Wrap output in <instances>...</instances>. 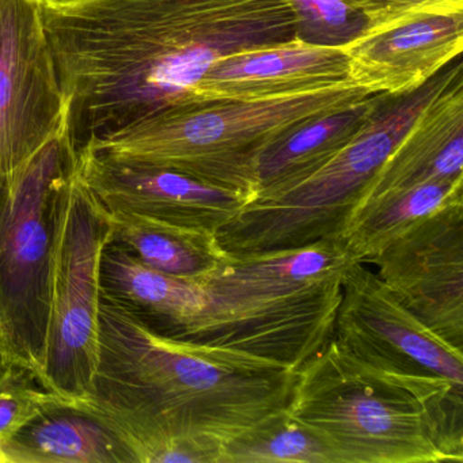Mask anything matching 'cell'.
I'll return each mask as SVG.
<instances>
[{
  "instance_id": "1",
  "label": "cell",
  "mask_w": 463,
  "mask_h": 463,
  "mask_svg": "<svg viewBox=\"0 0 463 463\" xmlns=\"http://www.w3.org/2000/svg\"><path fill=\"white\" fill-rule=\"evenodd\" d=\"M77 147L200 104L211 64L298 37L281 0H39Z\"/></svg>"
},
{
  "instance_id": "2",
  "label": "cell",
  "mask_w": 463,
  "mask_h": 463,
  "mask_svg": "<svg viewBox=\"0 0 463 463\" xmlns=\"http://www.w3.org/2000/svg\"><path fill=\"white\" fill-rule=\"evenodd\" d=\"M294 381L270 360L161 335L102 297L93 384L70 402L109 425L135 463H218L288 408Z\"/></svg>"
},
{
  "instance_id": "3",
  "label": "cell",
  "mask_w": 463,
  "mask_h": 463,
  "mask_svg": "<svg viewBox=\"0 0 463 463\" xmlns=\"http://www.w3.org/2000/svg\"><path fill=\"white\" fill-rule=\"evenodd\" d=\"M343 238L260 253H226L200 279L205 306L173 338L240 351L297 371L335 335Z\"/></svg>"
},
{
  "instance_id": "4",
  "label": "cell",
  "mask_w": 463,
  "mask_h": 463,
  "mask_svg": "<svg viewBox=\"0 0 463 463\" xmlns=\"http://www.w3.org/2000/svg\"><path fill=\"white\" fill-rule=\"evenodd\" d=\"M370 96L345 80L273 99L200 102L89 137L80 146L115 161L184 173L251 202L259 192L260 158L270 145Z\"/></svg>"
},
{
  "instance_id": "5",
  "label": "cell",
  "mask_w": 463,
  "mask_h": 463,
  "mask_svg": "<svg viewBox=\"0 0 463 463\" xmlns=\"http://www.w3.org/2000/svg\"><path fill=\"white\" fill-rule=\"evenodd\" d=\"M287 411L335 463L449 462L424 405L335 337L295 371Z\"/></svg>"
},
{
  "instance_id": "6",
  "label": "cell",
  "mask_w": 463,
  "mask_h": 463,
  "mask_svg": "<svg viewBox=\"0 0 463 463\" xmlns=\"http://www.w3.org/2000/svg\"><path fill=\"white\" fill-rule=\"evenodd\" d=\"M70 132L0 175V351L39 375L50 318L56 235L77 169Z\"/></svg>"
},
{
  "instance_id": "7",
  "label": "cell",
  "mask_w": 463,
  "mask_h": 463,
  "mask_svg": "<svg viewBox=\"0 0 463 463\" xmlns=\"http://www.w3.org/2000/svg\"><path fill=\"white\" fill-rule=\"evenodd\" d=\"M333 337L427 409L441 452L463 462V351L406 310L363 262H349Z\"/></svg>"
},
{
  "instance_id": "8",
  "label": "cell",
  "mask_w": 463,
  "mask_h": 463,
  "mask_svg": "<svg viewBox=\"0 0 463 463\" xmlns=\"http://www.w3.org/2000/svg\"><path fill=\"white\" fill-rule=\"evenodd\" d=\"M400 108L373 112L351 142L291 188L254 199L224 224L216 240L226 253L303 248L343 237L371 181L409 128Z\"/></svg>"
},
{
  "instance_id": "9",
  "label": "cell",
  "mask_w": 463,
  "mask_h": 463,
  "mask_svg": "<svg viewBox=\"0 0 463 463\" xmlns=\"http://www.w3.org/2000/svg\"><path fill=\"white\" fill-rule=\"evenodd\" d=\"M112 242L109 210L72 175L56 235L50 318L37 381L64 401L90 392L99 364L101 261Z\"/></svg>"
},
{
  "instance_id": "10",
  "label": "cell",
  "mask_w": 463,
  "mask_h": 463,
  "mask_svg": "<svg viewBox=\"0 0 463 463\" xmlns=\"http://www.w3.org/2000/svg\"><path fill=\"white\" fill-rule=\"evenodd\" d=\"M69 131L39 0H0V175Z\"/></svg>"
},
{
  "instance_id": "11",
  "label": "cell",
  "mask_w": 463,
  "mask_h": 463,
  "mask_svg": "<svg viewBox=\"0 0 463 463\" xmlns=\"http://www.w3.org/2000/svg\"><path fill=\"white\" fill-rule=\"evenodd\" d=\"M365 264L406 310L463 351V199L420 219Z\"/></svg>"
},
{
  "instance_id": "12",
  "label": "cell",
  "mask_w": 463,
  "mask_h": 463,
  "mask_svg": "<svg viewBox=\"0 0 463 463\" xmlns=\"http://www.w3.org/2000/svg\"><path fill=\"white\" fill-rule=\"evenodd\" d=\"M77 167L108 210L139 213L180 226L218 232L249 203L245 194L184 173L115 161L85 146L78 147Z\"/></svg>"
},
{
  "instance_id": "13",
  "label": "cell",
  "mask_w": 463,
  "mask_h": 463,
  "mask_svg": "<svg viewBox=\"0 0 463 463\" xmlns=\"http://www.w3.org/2000/svg\"><path fill=\"white\" fill-rule=\"evenodd\" d=\"M349 80L371 94L421 88L463 51V12L427 14L344 45Z\"/></svg>"
},
{
  "instance_id": "14",
  "label": "cell",
  "mask_w": 463,
  "mask_h": 463,
  "mask_svg": "<svg viewBox=\"0 0 463 463\" xmlns=\"http://www.w3.org/2000/svg\"><path fill=\"white\" fill-rule=\"evenodd\" d=\"M349 80L343 47L295 37L270 47L240 51L211 64L194 89L197 102L248 101L317 90Z\"/></svg>"
},
{
  "instance_id": "15",
  "label": "cell",
  "mask_w": 463,
  "mask_h": 463,
  "mask_svg": "<svg viewBox=\"0 0 463 463\" xmlns=\"http://www.w3.org/2000/svg\"><path fill=\"white\" fill-rule=\"evenodd\" d=\"M460 178H463V70L416 116L371 181L354 215L390 194L422 184Z\"/></svg>"
},
{
  "instance_id": "16",
  "label": "cell",
  "mask_w": 463,
  "mask_h": 463,
  "mask_svg": "<svg viewBox=\"0 0 463 463\" xmlns=\"http://www.w3.org/2000/svg\"><path fill=\"white\" fill-rule=\"evenodd\" d=\"M0 463H135L118 433L77 403L55 400L0 446Z\"/></svg>"
},
{
  "instance_id": "17",
  "label": "cell",
  "mask_w": 463,
  "mask_h": 463,
  "mask_svg": "<svg viewBox=\"0 0 463 463\" xmlns=\"http://www.w3.org/2000/svg\"><path fill=\"white\" fill-rule=\"evenodd\" d=\"M101 287L113 305L169 337L205 306L199 281L153 269L115 242L102 254Z\"/></svg>"
},
{
  "instance_id": "18",
  "label": "cell",
  "mask_w": 463,
  "mask_h": 463,
  "mask_svg": "<svg viewBox=\"0 0 463 463\" xmlns=\"http://www.w3.org/2000/svg\"><path fill=\"white\" fill-rule=\"evenodd\" d=\"M387 97L373 94L345 109L314 118L276 140L260 158L259 192L254 199L275 196L324 166L351 142Z\"/></svg>"
},
{
  "instance_id": "19",
  "label": "cell",
  "mask_w": 463,
  "mask_h": 463,
  "mask_svg": "<svg viewBox=\"0 0 463 463\" xmlns=\"http://www.w3.org/2000/svg\"><path fill=\"white\" fill-rule=\"evenodd\" d=\"M109 213L112 242L159 272L200 280L226 256L216 232L210 230L180 226L127 211Z\"/></svg>"
},
{
  "instance_id": "20",
  "label": "cell",
  "mask_w": 463,
  "mask_h": 463,
  "mask_svg": "<svg viewBox=\"0 0 463 463\" xmlns=\"http://www.w3.org/2000/svg\"><path fill=\"white\" fill-rule=\"evenodd\" d=\"M462 199L463 178L422 184L390 194L360 211L341 238L351 256L365 264L411 224L438 208Z\"/></svg>"
},
{
  "instance_id": "21",
  "label": "cell",
  "mask_w": 463,
  "mask_h": 463,
  "mask_svg": "<svg viewBox=\"0 0 463 463\" xmlns=\"http://www.w3.org/2000/svg\"><path fill=\"white\" fill-rule=\"evenodd\" d=\"M218 463H335V458L286 409L226 444Z\"/></svg>"
},
{
  "instance_id": "22",
  "label": "cell",
  "mask_w": 463,
  "mask_h": 463,
  "mask_svg": "<svg viewBox=\"0 0 463 463\" xmlns=\"http://www.w3.org/2000/svg\"><path fill=\"white\" fill-rule=\"evenodd\" d=\"M297 21L298 37L327 47H344L367 31L359 13L341 0H281Z\"/></svg>"
},
{
  "instance_id": "23",
  "label": "cell",
  "mask_w": 463,
  "mask_h": 463,
  "mask_svg": "<svg viewBox=\"0 0 463 463\" xmlns=\"http://www.w3.org/2000/svg\"><path fill=\"white\" fill-rule=\"evenodd\" d=\"M55 397L31 370L5 364L0 371V446L39 416Z\"/></svg>"
},
{
  "instance_id": "24",
  "label": "cell",
  "mask_w": 463,
  "mask_h": 463,
  "mask_svg": "<svg viewBox=\"0 0 463 463\" xmlns=\"http://www.w3.org/2000/svg\"><path fill=\"white\" fill-rule=\"evenodd\" d=\"M367 23L365 33L384 31L427 14L463 12V0H341Z\"/></svg>"
},
{
  "instance_id": "25",
  "label": "cell",
  "mask_w": 463,
  "mask_h": 463,
  "mask_svg": "<svg viewBox=\"0 0 463 463\" xmlns=\"http://www.w3.org/2000/svg\"><path fill=\"white\" fill-rule=\"evenodd\" d=\"M5 364H6V363H5L4 356H2V351H0V371L4 370Z\"/></svg>"
}]
</instances>
